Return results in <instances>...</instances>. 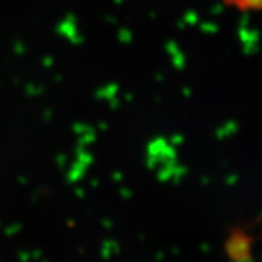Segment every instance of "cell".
Wrapping results in <instances>:
<instances>
[{"instance_id": "obj_1", "label": "cell", "mask_w": 262, "mask_h": 262, "mask_svg": "<svg viewBox=\"0 0 262 262\" xmlns=\"http://www.w3.org/2000/svg\"><path fill=\"white\" fill-rule=\"evenodd\" d=\"M226 253L233 262H249L252 259V239L243 232H233L226 241Z\"/></svg>"}]
</instances>
